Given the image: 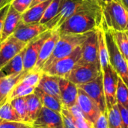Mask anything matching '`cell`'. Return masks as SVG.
<instances>
[{
  "mask_svg": "<svg viewBox=\"0 0 128 128\" xmlns=\"http://www.w3.org/2000/svg\"><path fill=\"white\" fill-rule=\"evenodd\" d=\"M61 113L69 117L77 128H94L93 123L88 121L85 116L75 117L70 112V111L67 108L62 107Z\"/></svg>",
  "mask_w": 128,
  "mask_h": 128,
  "instance_id": "cell-33",
  "label": "cell"
},
{
  "mask_svg": "<svg viewBox=\"0 0 128 128\" xmlns=\"http://www.w3.org/2000/svg\"><path fill=\"white\" fill-rule=\"evenodd\" d=\"M105 38L107 44L110 63L118 74V76L123 80L128 88V62L124 59L123 56L119 52L111 32L109 29L104 30Z\"/></svg>",
  "mask_w": 128,
  "mask_h": 128,
  "instance_id": "cell-5",
  "label": "cell"
},
{
  "mask_svg": "<svg viewBox=\"0 0 128 128\" xmlns=\"http://www.w3.org/2000/svg\"><path fill=\"white\" fill-rule=\"evenodd\" d=\"M12 2V0H0V10L4 8V6L10 4V2Z\"/></svg>",
  "mask_w": 128,
  "mask_h": 128,
  "instance_id": "cell-41",
  "label": "cell"
},
{
  "mask_svg": "<svg viewBox=\"0 0 128 128\" xmlns=\"http://www.w3.org/2000/svg\"><path fill=\"white\" fill-rule=\"evenodd\" d=\"M103 22L102 7L77 12L65 20L58 29L60 34H85L101 27Z\"/></svg>",
  "mask_w": 128,
  "mask_h": 128,
  "instance_id": "cell-1",
  "label": "cell"
},
{
  "mask_svg": "<svg viewBox=\"0 0 128 128\" xmlns=\"http://www.w3.org/2000/svg\"><path fill=\"white\" fill-rule=\"evenodd\" d=\"M34 93L38 97L43 106L48 108L51 110H53L55 112L61 113L62 107H63L61 100L58 99L57 98L52 95L45 93L44 92H43L42 90L39 89L37 87L35 88Z\"/></svg>",
  "mask_w": 128,
  "mask_h": 128,
  "instance_id": "cell-22",
  "label": "cell"
},
{
  "mask_svg": "<svg viewBox=\"0 0 128 128\" xmlns=\"http://www.w3.org/2000/svg\"><path fill=\"white\" fill-rule=\"evenodd\" d=\"M62 116L64 128H77L69 117H68L67 116L62 113Z\"/></svg>",
  "mask_w": 128,
  "mask_h": 128,
  "instance_id": "cell-40",
  "label": "cell"
},
{
  "mask_svg": "<svg viewBox=\"0 0 128 128\" xmlns=\"http://www.w3.org/2000/svg\"><path fill=\"white\" fill-rule=\"evenodd\" d=\"M25 100L26 103L27 114L31 124L38 118L43 106L38 97L34 93L26 96Z\"/></svg>",
  "mask_w": 128,
  "mask_h": 128,
  "instance_id": "cell-25",
  "label": "cell"
},
{
  "mask_svg": "<svg viewBox=\"0 0 128 128\" xmlns=\"http://www.w3.org/2000/svg\"><path fill=\"white\" fill-rule=\"evenodd\" d=\"M101 7L102 4L100 0H62L57 15L45 26L49 30L55 31L65 20L77 12Z\"/></svg>",
  "mask_w": 128,
  "mask_h": 128,
  "instance_id": "cell-2",
  "label": "cell"
},
{
  "mask_svg": "<svg viewBox=\"0 0 128 128\" xmlns=\"http://www.w3.org/2000/svg\"><path fill=\"white\" fill-rule=\"evenodd\" d=\"M81 56L82 49L81 46H80L76 48L70 55L56 61L48 67L44 68L42 72L50 75L56 76L58 77L65 78L80 61Z\"/></svg>",
  "mask_w": 128,
  "mask_h": 128,
  "instance_id": "cell-6",
  "label": "cell"
},
{
  "mask_svg": "<svg viewBox=\"0 0 128 128\" xmlns=\"http://www.w3.org/2000/svg\"><path fill=\"white\" fill-rule=\"evenodd\" d=\"M93 124L94 128H109L107 113H100Z\"/></svg>",
  "mask_w": 128,
  "mask_h": 128,
  "instance_id": "cell-37",
  "label": "cell"
},
{
  "mask_svg": "<svg viewBox=\"0 0 128 128\" xmlns=\"http://www.w3.org/2000/svg\"><path fill=\"white\" fill-rule=\"evenodd\" d=\"M0 44H1V42H0Z\"/></svg>",
  "mask_w": 128,
  "mask_h": 128,
  "instance_id": "cell-48",
  "label": "cell"
},
{
  "mask_svg": "<svg viewBox=\"0 0 128 128\" xmlns=\"http://www.w3.org/2000/svg\"><path fill=\"white\" fill-rule=\"evenodd\" d=\"M111 34L112 35L113 40L124 59L128 61V30L123 32H116L112 31Z\"/></svg>",
  "mask_w": 128,
  "mask_h": 128,
  "instance_id": "cell-26",
  "label": "cell"
},
{
  "mask_svg": "<svg viewBox=\"0 0 128 128\" xmlns=\"http://www.w3.org/2000/svg\"><path fill=\"white\" fill-rule=\"evenodd\" d=\"M27 71L23 70L20 74L4 76L0 82V104L6 100L7 96L12 89L22 80Z\"/></svg>",
  "mask_w": 128,
  "mask_h": 128,
  "instance_id": "cell-21",
  "label": "cell"
},
{
  "mask_svg": "<svg viewBox=\"0 0 128 128\" xmlns=\"http://www.w3.org/2000/svg\"><path fill=\"white\" fill-rule=\"evenodd\" d=\"M21 21V14L16 11L10 4L8 13L4 20L0 37V42L11 36Z\"/></svg>",
  "mask_w": 128,
  "mask_h": 128,
  "instance_id": "cell-18",
  "label": "cell"
},
{
  "mask_svg": "<svg viewBox=\"0 0 128 128\" xmlns=\"http://www.w3.org/2000/svg\"><path fill=\"white\" fill-rule=\"evenodd\" d=\"M31 127L32 128H64L62 113L43 106L38 118L31 124Z\"/></svg>",
  "mask_w": 128,
  "mask_h": 128,
  "instance_id": "cell-12",
  "label": "cell"
},
{
  "mask_svg": "<svg viewBox=\"0 0 128 128\" xmlns=\"http://www.w3.org/2000/svg\"><path fill=\"white\" fill-rule=\"evenodd\" d=\"M9 6H10V4L6 5V6H4V8H2L0 10V37H1V33H2V26H3L4 20V18H5L6 14L8 13Z\"/></svg>",
  "mask_w": 128,
  "mask_h": 128,
  "instance_id": "cell-39",
  "label": "cell"
},
{
  "mask_svg": "<svg viewBox=\"0 0 128 128\" xmlns=\"http://www.w3.org/2000/svg\"><path fill=\"white\" fill-rule=\"evenodd\" d=\"M77 87L84 91L97 104L101 113H107V108L104 91L102 72L94 80L86 84L79 85Z\"/></svg>",
  "mask_w": 128,
  "mask_h": 128,
  "instance_id": "cell-10",
  "label": "cell"
},
{
  "mask_svg": "<svg viewBox=\"0 0 128 128\" xmlns=\"http://www.w3.org/2000/svg\"><path fill=\"white\" fill-rule=\"evenodd\" d=\"M98 57L101 70L110 64L109 52L105 38V32L102 27L98 29Z\"/></svg>",
  "mask_w": 128,
  "mask_h": 128,
  "instance_id": "cell-24",
  "label": "cell"
},
{
  "mask_svg": "<svg viewBox=\"0 0 128 128\" xmlns=\"http://www.w3.org/2000/svg\"><path fill=\"white\" fill-rule=\"evenodd\" d=\"M0 119L9 122H23L12 106L10 100L7 99L0 104Z\"/></svg>",
  "mask_w": 128,
  "mask_h": 128,
  "instance_id": "cell-27",
  "label": "cell"
},
{
  "mask_svg": "<svg viewBox=\"0 0 128 128\" xmlns=\"http://www.w3.org/2000/svg\"></svg>",
  "mask_w": 128,
  "mask_h": 128,
  "instance_id": "cell-47",
  "label": "cell"
},
{
  "mask_svg": "<svg viewBox=\"0 0 128 128\" xmlns=\"http://www.w3.org/2000/svg\"><path fill=\"white\" fill-rule=\"evenodd\" d=\"M118 1L121 2V4L123 5V7L128 12V0H118Z\"/></svg>",
  "mask_w": 128,
  "mask_h": 128,
  "instance_id": "cell-42",
  "label": "cell"
},
{
  "mask_svg": "<svg viewBox=\"0 0 128 128\" xmlns=\"http://www.w3.org/2000/svg\"><path fill=\"white\" fill-rule=\"evenodd\" d=\"M103 22L106 30L123 32L128 30V12L118 0H113L102 5Z\"/></svg>",
  "mask_w": 128,
  "mask_h": 128,
  "instance_id": "cell-3",
  "label": "cell"
},
{
  "mask_svg": "<svg viewBox=\"0 0 128 128\" xmlns=\"http://www.w3.org/2000/svg\"><path fill=\"white\" fill-rule=\"evenodd\" d=\"M51 1L48 0L30 7L26 12L21 14V21L26 23H40L45 10Z\"/></svg>",
  "mask_w": 128,
  "mask_h": 128,
  "instance_id": "cell-20",
  "label": "cell"
},
{
  "mask_svg": "<svg viewBox=\"0 0 128 128\" xmlns=\"http://www.w3.org/2000/svg\"><path fill=\"white\" fill-rule=\"evenodd\" d=\"M59 38H60V34L58 31L51 32L50 35L44 42L41 46L37 63L33 70L37 71H42L45 63L51 56Z\"/></svg>",
  "mask_w": 128,
  "mask_h": 128,
  "instance_id": "cell-17",
  "label": "cell"
},
{
  "mask_svg": "<svg viewBox=\"0 0 128 128\" xmlns=\"http://www.w3.org/2000/svg\"><path fill=\"white\" fill-rule=\"evenodd\" d=\"M98 29L91 32L81 45L82 56L77 64H96L100 65L98 57Z\"/></svg>",
  "mask_w": 128,
  "mask_h": 128,
  "instance_id": "cell-11",
  "label": "cell"
},
{
  "mask_svg": "<svg viewBox=\"0 0 128 128\" xmlns=\"http://www.w3.org/2000/svg\"><path fill=\"white\" fill-rule=\"evenodd\" d=\"M62 0H52L45 10V12L40 21V24L46 25L51 21L58 14Z\"/></svg>",
  "mask_w": 128,
  "mask_h": 128,
  "instance_id": "cell-30",
  "label": "cell"
},
{
  "mask_svg": "<svg viewBox=\"0 0 128 128\" xmlns=\"http://www.w3.org/2000/svg\"><path fill=\"white\" fill-rule=\"evenodd\" d=\"M5 76H4V74L2 73V70H0V82H1V80H2V79L3 78V77H4Z\"/></svg>",
  "mask_w": 128,
  "mask_h": 128,
  "instance_id": "cell-45",
  "label": "cell"
},
{
  "mask_svg": "<svg viewBox=\"0 0 128 128\" xmlns=\"http://www.w3.org/2000/svg\"><path fill=\"white\" fill-rule=\"evenodd\" d=\"M12 106L15 110L16 112L20 117L22 121L24 123L28 124L30 126V122L27 114V108H26V103L25 100V97H18L9 100Z\"/></svg>",
  "mask_w": 128,
  "mask_h": 128,
  "instance_id": "cell-28",
  "label": "cell"
},
{
  "mask_svg": "<svg viewBox=\"0 0 128 128\" xmlns=\"http://www.w3.org/2000/svg\"><path fill=\"white\" fill-rule=\"evenodd\" d=\"M46 1H48V0H33V2H32L31 7H32V6L37 4H39V3H41V2H46Z\"/></svg>",
  "mask_w": 128,
  "mask_h": 128,
  "instance_id": "cell-43",
  "label": "cell"
},
{
  "mask_svg": "<svg viewBox=\"0 0 128 128\" xmlns=\"http://www.w3.org/2000/svg\"><path fill=\"white\" fill-rule=\"evenodd\" d=\"M32 128L31 126H28V128Z\"/></svg>",
  "mask_w": 128,
  "mask_h": 128,
  "instance_id": "cell-46",
  "label": "cell"
},
{
  "mask_svg": "<svg viewBox=\"0 0 128 128\" xmlns=\"http://www.w3.org/2000/svg\"><path fill=\"white\" fill-rule=\"evenodd\" d=\"M116 99L117 104H119L124 107L128 109V88L120 77L118 79L117 86Z\"/></svg>",
  "mask_w": 128,
  "mask_h": 128,
  "instance_id": "cell-32",
  "label": "cell"
},
{
  "mask_svg": "<svg viewBox=\"0 0 128 128\" xmlns=\"http://www.w3.org/2000/svg\"><path fill=\"white\" fill-rule=\"evenodd\" d=\"M34 89H35V87L31 86L20 81L9 93L6 99L11 100L13 98H18V97H26L28 94L34 93Z\"/></svg>",
  "mask_w": 128,
  "mask_h": 128,
  "instance_id": "cell-29",
  "label": "cell"
},
{
  "mask_svg": "<svg viewBox=\"0 0 128 128\" xmlns=\"http://www.w3.org/2000/svg\"><path fill=\"white\" fill-rule=\"evenodd\" d=\"M28 44L22 42L12 35L0 44V70L14 56L20 53Z\"/></svg>",
  "mask_w": 128,
  "mask_h": 128,
  "instance_id": "cell-14",
  "label": "cell"
},
{
  "mask_svg": "<svg viewBox=\"0 0 128 128\" xmlns=\"http://www.w3.org/2000/svg\"><path fill=\"white\" fill-rule=\"evenodd\" d=\"M47 30L49 29L45 25L40 23H26L20 21L12 36L22 42L28 44V42Z\"/></svg>",
  "mask_w": 128,
  "mask_h": 128,
  "instance_id": "cell-13",
  "label": "cell"
},
{
  "mask_svg": "<svg viewBox=\"0 0 128 128\" xmlns=\"http://www.w3.org/2000/svg\"><path fill=\"white\" fill-rule=\"evenodd\" d=\"M76 103L82 110L86 118L94 124L101 113L97 104L84 91L79 88Z\"/></svg>",
  "mask_w": 128,
  "mask_h": 128,
  "instance_id": "cell-16",
  "label": "cell"
},
{
  "mask_svg": "<svg viewBox=\"0 0 128 128\" xmlns=\"http://www.w3.org/2000/svg\"><path fill=\"white\" fill-rule=\"evenodd\" d=\"M111 1H113V0H100V3L102 4V5H103L104 4H105V3L110 2H111Z\"/></svg>",
  "mask_w": 128,
  "mask_h": 128,
  "instance_id": "cell-44",
  "label": "cell"
},
{
  "mask_svg": "<svg viewBox=\"0 0 128 128\" xmlns=\"http://www.w3.org/2000/svg\"><path fill=\"white\" fill-rule=\"evenodd\" d=\"M32 2L33 0H12L10 5L22 14L31 7Z\"/></svg>",
  "mask_w": 128,
  "mask_h": 128,
  "instance_id": "cell-35",
  "label": "cell"
},
{
  "mask_svg": "<svg viewBox=\"0 0 128 128\" xmlns=\"http://www.w3.org/2000/svg\"><path fill=\"white\" fill-rule=\"evenodd\" d=\"M30 126L28 124L23 122H9L0 119V128H27Z\"/></svg>",
  "mask_w": 128,
  "mask_h": 128,
  "instance_id": "cell-36",
  "label": "cell"
},
{
  "mask_svg": "<svg viewBox=\"0 0 128 128\" xmlns=\"http://www.w3.org/2000/svg\"><path fill=\"white\" fill-rule=\"evenodd\" d=\"M121 117H122V124H123V128H128V109L124 107L119 104H117Z\"/></svg>",
  "mask_w": 128,
  "mask_h": 128,
  "instance_id": "cell-38",
  "label": "cell"
},
{
  "mask_svg": "<svg viewBox=\"0 0 128 128\" xmlns=\"http://www.w3.org/2000/svg\"><path fill=\"white\" fill-rule=\"evenodd\" d=\"M104 91L107 110L117 104L116 91L119 76L110 63L102 69Z\"/></svg>",
  "mask_w": 128,
  "mask_h": 128,
  "instance_id": "cell-8",
  "label": "cell"
},
{
  "mask_svg": "<svg viewBox=\"0 0 128 128\" xmlns=\"http://www.w3.org/2000/svg\"><path fill=\"white\" fill-rule=\"evenodd\" d=\"M25 48L20 53H18L16 56H14L11 60H10L0 70L2 71V73L4 74L5 76L18 74L24 70L23 57H24Z\"/></svg>",
  "mask_w": 128,
  "mask_h": 128,
  "instance_id": "cell-23",
  "label": "cell"
},
{
  "mask_svg": "<svg viewBox=\"0 0 128 128\" xmlns=\"http://www.w3.org/2000/svg\"><path fill=\"white\" fill-rule=\"evenodd\" d=\"M42 73H43L42 71H37L34 70H30L26 73V74L25 75V76L22 78L21 81L27 85L36 88L41 78Z\"/></svg>",
  "mask_w": 128,
  "mask_h": 128,
  "instance_id": "cell-34",
  "label": "cell"
},
{
  "mask_svg": "<svg viewBox=\"0 0 128 128\" xmlns=\"http://www.w3.org/2000/svg\"><path fill=\"white\" fill-rule=\"evenodd\" d=\"M90 32H91L79 34H60V38L54 48V50L50 58L45 63L43 69L48 67L56 61L70 55L76 48L82 44Z\"/></svg>",
  "mask_w": 128,
  "mask_h": 128,
  "instance_id": "cell-4",
  "label": "cell"
},
{
  "mask_svg": "<svg viewBox=\"0 0 128 128\" xmlns=\"http://www.w3.org/2000/svg\"><path fill=\"white\" fill-rule=\"evenodd\" d=\"M61 100L64 108H70L76 104L78 87L76 84L64 77H58Z\"/></svg>",
  "mask_w": 128,
  "mask_h": 128,
  "instance_id": "cell-15",
  "label": "cell"
},
{
  "mask_svg": "<svg viewBox=\"0 0 128 128\" xmlns=\"http://www.w3.org/2000/svg\"><path fill=\"white\" fill-rule=\"evenodd\" d=\"M51 30H47L40 35L38 36L27 44L24 51L23 67L25 71L32 70L37 63L38 56L44 42L49 38L51 34Z\"/></svg>",
  "mask_w": 128,
  "mask_h": 128,
  "instance_id": "cell-9",
  "label": "cell"
},
{
  "mask_svg": "<svg viewBox=\"0 0 128 128\" xmlns=\"http://www.w3.org/2000/svg\"><path fill=\"white\" fill-rule=\"evenodd\" d=\"M109 128H123L122 117L117 104L107 110Z\"/></svg>",
  "mask_w": 128,
  "mask_h": 128,
  "instance_id": "cell-31",
  "label": "cell"
},
{
  "mask_svg": "<svg viewBox=\"0 0 128 128\" xmlns=\"http://www.w3.org/2000/svg\"><path fill=\"white\" fill-rule=\"evenodd\" d=\"M37 88L42 90L45 93L52 95L57 98L58 99L61 100L58 76L50 75L43 72Z\"/></svg>",
  "mask_w": 128,
  "mask_h": 128,
  "instance_id": "cell-19",
  "label": "cell"
},
{
  "mask_svg": "<svg viewBox=\"0 0 128 128\" xmlns=\"http://www.w3.org/2000/svg\"><path fill=\"white\" fill-rule=\"evenodd\" d=\"M101 72L102 70L99 64H76L65 78L79 86L94 80Z\"/></svg>",
  "mask_w": 128,
  "mask_h": 128,
  "instance_id": "cell-7",
  "label": "cell"
}]
</instances>
